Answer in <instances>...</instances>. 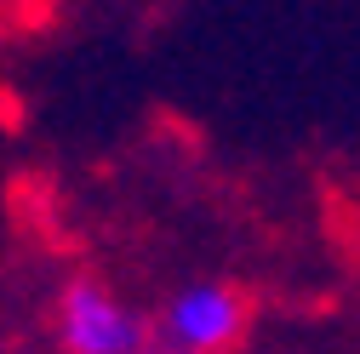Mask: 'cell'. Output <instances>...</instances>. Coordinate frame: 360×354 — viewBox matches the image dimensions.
I'll list each match as a JSON object with an SVG mask.
<instances>
[{
  "label": "cell",
  "instance_id": "7a4b0ae2",
  "mask_svg": "<svg viewBox=\"0 0 360 354\" xmlns=\"http://www.w3.org/2000/svg\"><path fill=\"white\" fill-rule=\"evenodd\" d=\"M52 332L63 354H149V320L92 275H75L58 291Z\"/></svg>",
  "mask_w": 360,
  "mask_h": 354
},
{
  "label": "cell",
  "instance_id": "6da1fadb",
  "mask_svg": "<svg viewBox=\"0 0 360 354\" xmlns=\"http://www.w3.org/2000/svg\"><path fill=\"white\" fill-rule=\"evenodd\" d=\"M252 308L229 280H189L177 286L166 315L149 326V354H229L246 337Z\"/></svg>",
  "mask_w": 360,
  "mask_h": 354
}]
</instances>
